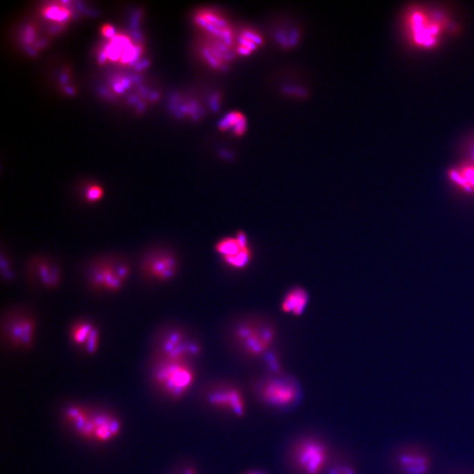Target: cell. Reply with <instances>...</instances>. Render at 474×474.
<instances>
[{"mask_svg":"<svg viewBox=\"0 0 474 474\" xmlns=\"http://www.w3.org/2000/svg\"><path fill=\"white\" fill-rule=\"evenodd\" d=\"M227 337L243 357L255 360L265 358L272 351L276 340V328L266 316H239L227 328Z\"/></svg>","mask_w":474,"mask_h":474,"instance_id":"1","label":"cell"},{"mask_svg":"<svg viewBox=\"0 0 474 474\" xmlns=\"http://www.w3.org/2000/svg\"><path fill=\"white\" fill-rule=\"evenodd\" d=\"M130 272L126 258L116 255L102 256L89 263L87 281L94 291L115 292L123 288Z\"/></svg>","mask_w":474,"mask_h":474,"instance_id":"2","label":"cell"},{"mask_svg":"<svg viewBox=\"0 0 474 474\" xmlns=\"http://www.w3.org/2000/svg\"><path fill=\"white\" fill-rule=\"evenodd\" d=\"M159 358L164 360L192 362L202 352L197 337L179 326H167L157 337Z\"/></svg>","mask_w":474,"mask_h":474,"instance_id":"3","label":"cell"},{"mask_svg":"<svg viewBox=\"0 0 474 474\" xmlns=\"http://www.w3.org/2000/svg\"><path fill=\"white\" fill-rule=\"evenodd\" d=\"M155 378L168 394L177 398L183 396L193 386L196 374L192 362L159 358Z\"/></svg>","mask_w":474,"mask_h":474,"instance_id":"4","label":"cell"},{"mask_svg":"<svg viewBox=\"0 0 474 474\" xmlns=\"http://www.w3.org/2000/svg\"><path fill=\"white\" fill-rule=\"evenodd\" d=\"M36 332L35 316L26 309L15 308L2 318V334L12 347L28 349L34 342Z\"/></svg>","mask_w":474,"mask_h":474,"instance_id":"5","label":"cell"},{"mask_svg":"<svg viewBox=\"0 0 474 474\" xmlns=\"http://www.w3.org/2000/svg\"><path fill=\"white\" fill-rule=\"evenodd\" d=\"M215 252L227 267L235 271H242L248 267L254 256L248 235L242 230L234 236L219 239L216 243Z\"/></svg>","mask_w":474,"mask_h":474,"instance_id":"6","label":"cell"},{"mask_svg":"<svg viewBox=\"0 0 474 474\" xmlns=\"http://www.w3.org/2000/svg\"><path fill=\"white\" fill-rule=\"evenodd\" d=\"M179 260L173 250L157 247L145 253L141 261V272L149 281L166 282L175 278Z\"/></svg>","mask_w":474,"mask_h":474,"instance_id":"7","label":"cell"},{"mask_svg":"<svg viewBox=\"0 0 474 474\" xmlns=\"http://www.w3.org/2000/svg\"><path fill=\"white\" fill-rule=\"evenodd\" d=\"M260 399L269 406L288 407L298 401L299 389L292 378L282 374H272L260 382Z\"/></svg>","mask_w":474,"mask_h":474,"instance_id":"8","label":"cell"},{"mask_svg":"<svg viewBox=\"0 0 474 474\" xmlns=\"http://www.w3.org/2000/svg\"><path fill=\"white\" fill-rule=\"evenodd\" d=\"M328 450L320 440L304 439L295 444L292 460L303 474H320L327 466Z\"/></svg>","mask_w":474,"mask_h":474,"instance_id":"9","label":"cell"},{"mask_svg":"<svg viewBox=\"0 0 474 474\" xmlns=\"http://www.w3.org/2000/svg\"><path fill=\"white\" fill-rule=\"evenodd\" d=\"M207 401L211 406L236 417H242L246 413L245 396L238 387L232 385H219L213 388L207 394Z\"/></svg>","mask_w":474,"mask_h":474,"instance_id":"10","label":"cell"},{"mask_svg":"<svg viewBox=\"0 0 474 474\" xmlns=\"http://www.w3.org/2000/svg\"><path fill=\"white\" fill-rule=\"evenodd\" d=\"M194 21L213 40L233 47L235 34L232 26L223 15L213 10L202 9L196 13Z\"/></svg>","mask_w":474,"mask_h":474,"instance_id":"11","label":"cell"},{"mask_svg":"<svg viewBox=\"0 0 474 474\" xmlns=\"http://www.w3.org/2000/svg\"><path fill=\"white\" fill-rule=\"evenodd\" d=\"M120 429V423L114 417L107 414H89L87 421L78 434L98 442H107L118 436Z\"/></svg>","mask_w":474,"mask_h":474,"instance_id":"12","label":"cell"},{"mask_svg":"<svg viewBox=\"0 0 474 474\" xmlns=\"http://www.w3.org/2000/svg\"><path fill=\"white\" fill-rule=\"evenodd\" d=\"M28 270L29 276L44 288H58L61 282V271L57 262L46 256H35L29 262Z\"/></svg>","mask_w":474,"mask_h":474,"instance_id":"13","label":"cell"},{"mask_svg":"<svg viewBox=\"0 0 474 474\" xmlns=\"http://www.w3.org/2000/svg\"><path fill=\"white\" fill-rule=\"evenodd\" d=\"M100 331L87 320H79L71 326L70 338L72 344L87 354H94L100 345Z\"/></svg>","mask_w":474,"mask_h":474,"instance_id":"14","label":"cell"},{"mask_svg":"<svg viewBox=\"0 0 474 474\" xmlns=\"http://www.w3.org/2000/svg\"><path fill=\"white\" fill-rule=\"evenodd\" d=\"M309 294L302 286H294L288 290L281 299V309L286 315L299 317L307 310Z\"/></svg>","mask_w":474,"mask_h":474,"instance_id":"15","label":"cell"},{"mask_svg":"<svg viewBox=\"0 0 474 474\" xmlns=\"http://www.w3.org/2000/svg\"><path fill=\"white\" fill-rule=\"evenodd\" d=\"M263 40L258 32L252 28H245L239 33L235 51L237 54L247 57L261 47Z\"/></svg>","mask_w":474,"mask_h":474,"instance_id":"16","label":"cell"},{"mask_svg":"<svg viewBox=\"0 0 474 474\" xmlns=\"http://www.w3.org/2000/svg\"><path fill=\"white\" fill-rule=\"evenodd\" d=\"M401 469L407 474H425L429 470L428 457L417 453H405L400 457Z\"/></svg>","mask_w":474,"mask_h":474,"instance_id":"17","label":"cell"},{"mask_svg":"<svg viewBox=\"0 0 474 474\" xmlns=\"http://www.w3.org/2000/svg\"><path fill=\"white\" fill-rule=\"evenodd\" d=\"M218 128L220 130L232 131L235 136L241 137L246 132V118L240 112H229L219 121Z\"/></svg>","mask_w":474,"mask_h":474,"instance_id":"18","label":"cell"},{"mask_svg":"<svg viewBox=\"0 0 474 474\" xmlns=\"http://www.w3.org/2000/svg\"><path fill=\"white\" fill-rule=\"evenodd\" d=\"M44 15L53 21H64L70 17L71 11L66 6H51L44 10Z\"/></svg>","mask_w":474,"mask_h":474,"instance_id":"19","label":"cell"},{"mask_svg":"<svg viewBox=\"0 0 474 474\" xmlns=\"http://www.w3.org/2000/svg\"><path fill=\"white\" fill-rule=\"evenodd\" d=\"M299 38V33L295 29L286 31L276 32V39L279 44L286 48H291L297 44Z\"/></svg>","mask_w":474,"mask_h":474,"instance_id":"20","label":"cell"},{"mask_svg":"<svg viewBox=\"0 0 474 474\" xmlns=\"http://www.w3.org/2000/svg\"><path fill=\"white\" fill-rule=\"evenodd\" d=\"M105 195V191L100 184H91L87 187L84 196L85 202L94 204L100 202Z\"/></svg>","mask_w":474,"mask_h":474,"instance_id":"21","label":"cell"},{"mask_svg":"<svg viewBox=\"0 0 474 474\" xmlns=\"http://www.w3.org/2000/svg\"><path fill=\"white\" fill-rule=\"evenodd\" d=\"M1 274L6 281H12L15 278V272L12 271L11 265L8 256H5L4 253L1 254Z\"/></svg>","mask_w":474,"mask_h":474,"instance_id":"22","label":"cell"},{"mask_svg":"<svg viewBox=\"0 0 474 474\" xmlns=\"http://www.w3.org/2000/svg\"><path fill=\"white\" fill-rule=\"evenodd\" d=\"M328 474H356V472L350 466L339 465L329 471Z\"/></svg>","mask_w":474,"mask_h":474,"instance_id":"23","label":"cell"},{"mask_svg":"<svg viewBox=\"0 0 474 474\" xmlns=\"http://www.w3.org/2000/svg\"><path fill=\"white\" fill-rule=\"evenodd\" d=\"M101 34L108 39L114 38L116 34H115L114 26L109 24H105L101 28Z\"/></svg>","mask_w":474,"mask_h":474,"instance_id":"24","label":"cell"},{"mask_svg":"<svg viewBox=\"0 0 474 474\" xmlns=\"http://www.w3.org/2000/svg\"><path fill=\"white\" fill-rule=\"evenodd\" d=\"M285 91L288 92L289 94H292L295 95L296 97H303L304 96V90L301 88H295V87H286L285 89Z\"/></svg>","mask_w":474,"mask_h":474,"instance_id":"25","label":"cell"},{"mask_svg":"<svg viewBox=\"0 0 474 474\" xmlns=\"http://www.w3.org/2000/svg\"><path fill=\"white\" fill-rule=\"evenodd\" d=\"M182 474H197V473L192 467H188V468H186L183 471Z\"/></svg>","mask_w":474,"mask_h":474,"instance_id":"26","label":"cell"},{"mask_svg":"<svg viewBox=\"0 0 474 474\" xmlns=\"http://www.w3.org/2000/svg\"><path fill=\"white\" fill-rule=\"evenodd\" d=\"M248 474H263L262 473H258V472H253V473H249Z\"/></svg>","mask_w":474,"mask_h":474,"instance_id":"27","label":"cell"}]
</instances>
